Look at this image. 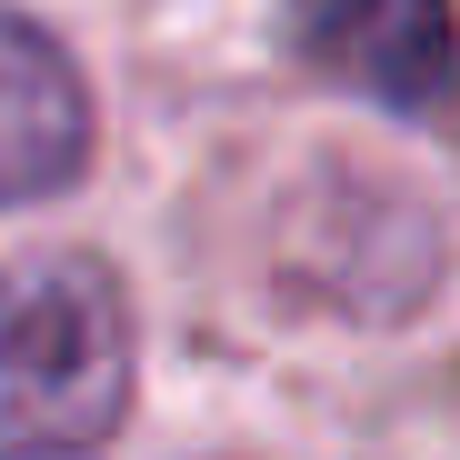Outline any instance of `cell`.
Segmentation results:
<instances>
[{"label":"cell","mask_w":460,"mask_h":460,"mask_svg":"<svg viewBox=\"0 0 460 460\" xmlns=\"http://www.w3.org/2000/svg\"><path fill=\"white\" fill-rule=\"evenodd\" d=\"M130 411V300L91 251L0 270V460H91Z\"/></svg>","instance_id":"6da1fadb"},{"label":"cell","mask_w":460,"mask_h":460,"mask_svg":"<svg viewBox=\"0 0 460 460\" xmlns=\"http://www.w3.org/2000/svg\"><path fill=\"white\" fill-rule=\"evenodd\" d=\"M290 40L311 70H331L391 120H440L460 101L450 0H290Z\"/></svg>","instance_id":"7a4b0ae2"},{"label":"cell","mask_w":460,"mask_h":460,"mask_svg":"<svg viewBox=\"0 0 460 460\" xmlns=\"http://www.w3.org/2000/svg\"><path fill=\"white\" fill-rule=\"evenodd\" d=\"M91 161V81L31 11L0 0V210L70 190Z\"/></svg>","instance_id":"3957f363"}]
</instances>
